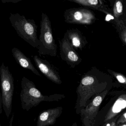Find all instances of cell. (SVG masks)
Masks as SVG:
<instances>
[{
	"instance_id": "cell-1",
	"label": "cell",
	"mask_w": 126,
	"mask_h": 126,
	"mask_svg": "<svg viewBox=\"0 0 126 126\" xmlns=\"http://www.w3.org/2000/svg\"><path fill=\"white\" fill-rule=\"evenodd\" d=\"M22 90L20 93L21 106L23 110L29 111L43 102L59 101L65 98L64 94H54L45 95L37 88L32 81L23 77L21 82Z\"/></svg>"
},
{
	"instance_id": "cell-2",
	"label": "cell",
	"mask_w": 126,
	"mask_h": 126,
	"mask_svg": "<svg viewBox=\"0 0 126 126\" xmlns=\"http://www.w3.org/2000/svg\"><path fill=\"white\" fill-rule=\"evenodd\" d=\"M9 20L17 34L33 47L38 48L39 39L37 36V26L34 20L28 19L18 13H11Z\"/></svg>"
},
{
	"instance_id": "cell-3",
	"label": "cell",
	"mask_w": 126,
	"mask_h": 126,
	"mask_svg": "<svg viewBox=\"0 0 126 126\" xmlns=\"http://www.w3.org/2000/svg\"><path fill=\"white\" fill-rule=\"evenodd\" d=\"M38 52L41 55L56 57L57 45L53 36L51 22L47 15L42 12L40 22V34L39 37Z\"/></svg>"
},
{
	"instance_id": "cell-4",
	"label": "cell",
	"mask_w": 126,
	"mask_h": 126,
	"mask_svg": "<svg viewBox=\"0 0 126 126\" xmlns=\"http://www.w3.org/2000/svg\"><path fill=\"white\" fill-rule=\"evenodd\" d=\"M0 77L1 82V95L3 109L8 118L12 111V101L14 90V79L8 66L2 63L0 67Z\"/></svg>"
},
{
	"instance_id": "cell-5",
	"label": "cell",
	"mask_w": 126,
	"mask_h": 126,
	"mask_svg": "<svg viewBox=\"0 0 126 126\" xmlns=\"http://www.w3.org/2000/svg\"><path fill=\"white\" fill-rule=\"evenodd\" d=\"M33 60L37 68L47 79L57 84H62L59 73L54 66L37 55L34 56Z\"/></svg>"
},
{
	"instance_id": "cell-6",
	"label": "cell",
	"mask_w": 126,
	"mask_h": 126,
	"mask_svg": "<svg viewBox=\"0 0 126 126\" xmlns=\"http://www.w3.org/2000/svg\"><path fill=\"white\" fill-rule=\"evenodd\" d=\"M61 59L71 67L74 68L79 63L81 59L73 46L65 39L59 41Z\"/></svg>"
},
{
	"instance_id": "cell-7",
	"label": "cell",
	"mask_w": 126,
	"mask_h": 126,
	"mask_svg": "<svg viewBox=\"0 0 126 126\" xmlns=\"http://www.w3.org/2000/svg\"><path fill=\"white\" fill-rule=\"evenodd\" d=\"M65 22L68 24H85L90 22V14L83 9L70 8L65 11Z\"/></svg>"
},
{
	"instance_id": "cell-8",
	"label": "cell",
	"mask_w": 126,
	"mask_h": 126,
	"mask_svg": "<svg viewBox=\"0 0 126 126\" xmlns=\"http://www.w3.org/2000/svg\"><path fill=\"white\" fill-rule=\"evenodd\" d=\"M63 108L58 107L45 110L40 113L37 118L36 126L54 125L62 113Z\"/></svg>"
},
{
	"instance_id": "cell-9",
	"label": "cell",
	"mask_w": 126,
	"mask_h": 126,
	"mask_svg": "<svg viewBox=\"0 0 126 126\" xmlns=\"http://www.w3.org/2000/svg\"><path fill=\"white\" fill-rule=\"evenodd\" d=\"M12 52L15 59L21 67L25 69L30 70L37 76H41V74L32 64L31 59L19 49L14 47L12 50Z\"/></svg>"
},
{
	"instance_id": "cell-10",
	"label": "cell",
	"mask_w": 126,
	"mask_h": 126,
	"mask_svg": "<svg viewBox=\"0 0 126 126\" xmlns=\"http://www.w3.org/2000/svg\"><path fill=\"white\" fill-rule=\"evenodd\" d=\"M63 38L69 42L74 48L81 49L83 46V39L80 32L78 30L70 29L67 30Z\"/></svg>"
},
{
	"instance_id": "cell-11",
	"label": "cell",
	"mask_w": 126,
	"mask_h": 126,
	"mask_svg": "<svg viewBox=\"0 0 126 126\" xmlns=\"http://www.w3.org/2000/svg\"><path fill=\"white\" fill-rule=\"evenodd\" d=\"M84 6H95L97 5L99 1L97 0H68Z\"/></svg>"
},
{
	"instance_id": "cell-12",
	"label": "cell",
	"mask_w": 126,
	"mask_h": 126,
	"mask_svg": "<svg viewBox=\"0 0 126 126\" xmlns=\"http://www.w3.org/2000/svg\"><path fill=\"white\" fill-rule=\"evenodd\" d=\"M126 107V101L125 100H118L114 104L113 111L114 112H119L122 109Z\"/></svg>"
},
{
	"instance_id": "cell-13",
	"label": "cell",
	"mask_w": 126,
	"mask_h": 126,
	"mask_svg": "<svg viewBox=\"0 0 126 126\" xmlns=\"http://www.w3.org/2000/svg\"><path fill=\"white\" fill-rule=\"evenodd\" d=\"M123 11V5L121 1H117L116 2L114 5L113 12L116 17H118Z\"/></svg>"
},
{
	"instance_id": "cell-14",
	"label": "cell",
	"mask_w": 126,
	"mask_h": 126,
	"mask_svg": "<svg viewBox=\"0 0 126 126\" xmlns=\"http://www.w3.org/2000/svg\"><path fill=\"white\" fill-rule=\"evenodd\" d=\"M94 82V79L91 76H86L83 77L81 81L80 84L84 86H87L93 84Z\"/></svg>"
},
{
	"instance_id": "cell-15",
	"label": "cell",
	"mask_w": 126,
	"mask_h": 126,
	"mask_svg": "<svg viewBox=\"0 0 126 126\" xmlns=\"http://www.w3.org/2000/svg\"><path fill=\"white\" fill-rule=\"evenodd\" d=\"M102 101V98L100 96H96L93 101V104L95 106H98Z\"/></svg>"
},
{
	"instance_id": "cell-16",
	"label": "cell",
	"mask_w": 126,
	"mask_h": 126,
	"mask_svg": "<svg viewBox=\"0 0 126 126\" xmlns=\"http://www.w3.org/2000/svg\"><path fill=\"white\" fill-rule=\"evenodd\" d=\"M22 0H2V2L3 3H17L20 2Z\"/></svg>"
},
{
	"instance_id": "cell-17",
	"label": "cell",
	"mask_w": 126,
	"mask_h": 126,
	"mask_svg": "<svg viewBox=\"0 0 126 126\" xmlns=\"http://www.w3.org/2000/svg\"><path fill=\"white\" fill-rule=\"evenodd\" d=\"M116 79H118V81L121 82V83H124L125 82V80L124 78L121 75H118L116 76Z\"/></svg>"
},
{
	"instance_id": "cell-18",
	"label": "cell",
	"mask_w": 126,
	"mask_h": 126,
	"mask_svg": "<svg viewBox=\"0 0 126 126\" xmlns=\"http://www.w3.org/2000/svg\"><path fill=\"white\" fill-rule=\"evenodd\" d=\"M14 118V113H13L12 116H11V118L10 121H9V126H13Z\"/></svg>"
},
{
	"instance_id": "cell-19",
	"label": "cell",
	"mask_w": 126,
	"mask_h": 126,
	"mask_svg": "<svg viewBox=\"0 0 126 126\" xmlns=\"http://www.w3.org/2000/svg\"><path fill=\"white\" fill-rule=\"evenodd\" d=\"M2 107H3L2 104V100L1 98H0V114H1L2 113Z\"/></svg>"
},
{
	"instance_id": "cell-20",
	"label": "cell",
	"mask_w": 126,
	"mask_h": 126,
	"mask_svg": "<svg viewBox=\"0 0 126 126\" xmlns=\"http://www.w3.org/2000/svg\"><path fill=\"white\" fill-rule=\"evenodd\" d=\"M72 126H77L76 123H74Z\"/></svg>"
},
{
	"instance_id": "cell-21",
	"label": "cell",
	"mask_w": 126,
	"mask_h": 126,
	"mask_svg": "<svg viewBox=\"0 0 126 126\" xmlns=\"http://www.w3.org/2000/svg\"><path fill=\"white\" fill-rule=\"evenodd\" d=\"M124 115H125V118H126V113H125V114Z\"/></svg>"
},
{
	"instance_id": "cell-22",
	"label": "cell",
	"mask_w": 126,
	"mask_h": 126,
	"mask_svg": "<svg viewBox=\"0 0 126 126\" xmlns=\"http://www.w3.org/2000/svg\"><path fill=\"white\" fill-rule=\"evenodd\" d=\"M125 42L126 43V38H125Z\"/></svg>"
},
{
	"instance_id": "cell-23",
	"label": "cell",
	"mask_w": 126,
	"mask_h": 126,
	"mask_svg": "<svg viewBox=\"0 0 126 126\" xmlns=\"http://www.w3.org/2000/svg\"><path fill=\"white\" fill-rule=\"evenodd\" d=\"M0 126H2L1 124H0Z\"/></svg>"
},
{
	"instance_id": "cell-24",
	"label": "cell",
	"mask_w": 126,
	"mask_h": 126,
	"mask_svg": "<svg viewBox=\"0 0 126 126\" xmlns=\"http://www.w3.org/2000/svg\"><path fill=\"white\" fill-rule=\"evenodd\" d=\"M124 126H126V125H124Z\"/></svg>"
}]
</instances>
